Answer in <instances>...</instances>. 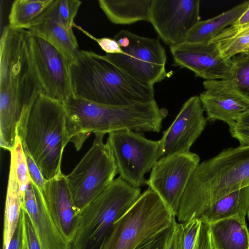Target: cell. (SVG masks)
Here are the masks:
<instances>
[{
  "label": "cell",
  "mask_w": 249,
  "mask_h": 249,
  "mask_svg": "<svg viewBox=\"0 0 249 249\" xmlns=\"http://www.w3.org/2000/svg\"><path fill=\"white\" fill-rule=\"evenodd\" d=\"M229 127L231 136L239 142L240 145H249V127L237 123Z\"/></svg>",
  "instance_id": "obj_36"
},
{
  "label": "cell",
  "mask_w": 249,
  "mask_h": 249,
  "mask_svg": "<svg viewBox=\"0 0 249 249\" xmlns=\"http://www.w3.org/2000/svg\"><path fill=\"white\" fill-rule=\"evenodd\" d=\"M199 98L207 121H221L229 127L249 111V102L234 89L229 79L204 80Z\"/></svg>",
  "instance_id": "obj_16"
},
{
  "label": "cell",
  "mask_w": 249,
  "mask_h": 249,
  "mask_svg": "<svg viewBox=\"0 0 249 249\" xmlns=\"http://www.w3.org/2000/svg\"><path fill=\"white\" fill-rule=\"evenodd\" d=\"M210 41L216 44L220 54L227 60L249 50V34L232 25L224 29Z\"/></svg>",
  "instance_id": "obj_26"
},
{
  "label": "cell",
  "mask_w": 249,
  "mask_h": 249,
  "mask_svg": "<svg viewBox=\"0 0 249 249\" xmlns=\"http://www.w3.org/2000/svg\"><path fill=\"white\" fill-rule=\"evenodd\" d=\"M175 65L187 68L205 80L228 79L231 61L224 59L216 44L211 41L182 43L170 46Z\"/></svg>",
  "instance_id": "obj_15"
},
{
  "label": "cell",
  "mask_w": 249,
  "mask_h": 249,
  "mask_svg": "<svg viewBox=\"0 0 249 249\" xmlns=\"http://www.w3.org/2000/svg\"><path fill=\"white\" fill-rule=\"evenodd\" d=\"M232 26L238 28H244L249 27V5Z\"/></svg>",
  "instance_id": "obj_37"
},
{
  "label": "cell",
  "mask_w": 249,
  "mask_h": 249,
  "mask_svg": "<svg viewBox=\"0 0 249 249\" xmlns=\"http://www.w3.org/2000/svg\"><path fill=\"white\" fill-rule=\"evenodd\" d=\"M249 5L245 1L211 18L200 20L189 33L185 42L203 43L210 41L224 29L233 24Z\"/></svg>",
  "instance_id": "obj_23"
},
{
  "label": "cell",
  "mask_w": 249,
  "mask_h": 249,
  "mask_svg": "<svg viewBox=\"0 0 249 249\" xmlns=\"http://www.w3.org/2000/svg\"><path fill=\"white\" fill-rule=\"evenodd\" d=\"M42 192L56 226L71 243L77 227L78 213L72 201L66 175L62 173L47 180Z\"/></svg>",
  "instance_id": "obj_18"
},
{
  "label": "cell",
  "mask_w": 249,
  "mask_h": 249,
  "mask_svg": "<svg viewBox=\"0 0 249 249\" xmlns=\"http://www.w3.org/2000/svg\"><path fill=\"white\" fill-rule=\"evenodd\" d=\"M174 224L146 239L135 249H165L167 240L172 231Z\"/></svg>",
  "instance_id": "obj_32"
},
{
  "label": "cell",
  "mask_w": 249,
  "mask_h": 249,
  "mask_svg": "<svg viewBox=\"0 0 249 249\" xmlns=\"http://www.w3.org/2000/svg\"><path fill=\"white\" fill-rule=\"evenodd\" d=\"M200 158L190 152L174 154L160 159L151 170L146 184L161 199L176 216Z\"/></svg>",
  "instance_id": "obj_12"
},
{
  "label": "cell",
  "mask_w": 249,
  "mask_h": 249,
  "mask_svg": "<svg viewBox=\"0 0 249 249\" xmlns=\"http://www.w3.org/2000/svg\"><path fill=\"white\" fill-rule=\"evenodd\" d=\"M70 75L72 95L92 102L122 107L155 100L153 87L92 51H80L70 65Z\"/></svg>",
  "instance_id": "obj_4"
},
{
  "label": "cell",
  "mask_w": 249,
  "mask_h": 249,
  "mask_svg": "<svg viewBox=\"0 0 249 249\" xmlns=\"http://www.w3.org/2000/svg\"><path fill=\"white\" fill-rule=\"evenodd\" d=\"M183 228L181 223H175L167 240L165 249H182Z\"/></svg>",
  "instance_id": "obj_35"
},
{
  "label": "cell",
  "mask_w": 249,
  "mask_h": 249,
  "mask_svg": "<svg viewBox=\"0 0 249 249\" xmlns=\"http://www.w3.org/2000/svg\"><path fill=\"white\" fill-rule=\"evenodd\" d=\"M73 27L79 29L89 37L95 41L107 53L123 54L124 53L115 39L107 37L96 38L75 23L73 24Z\"/></svg>",
  "instance_id": "obj_33"
},
{
  "label": "cell",
  "mask_w": 249,
  "mask_h": 249,
  "mask_svg": "<svg viewBox=\"0 0 249 249\" xmlns=\"http://www.w3.org/2000/svg\"><path fill=\"white\" fill-rule=\"evenodd\" d=\"M106 143L120 177L136 188L146 185L145 175L160 159V140H149L142 132L123 129L109 133Z\"/></svg>",
  "instance_id": "obj_9"
},
{
  "label": "cell",
  "mask_w": 249,
  "mask_h": 249,
  "mask_svg": "<svg viewBox=\"0 0 249 249\" xmlns=\"http://www.w3.org/2000/svg\"><path fill=\"white\" fill-rule=\"evenodd\" d=\"M0 89L11 87L28 97L41 93L28 55L26 30L6 26L0 38Z\"/></svg>",
  "instance_id": "obj_11"
},
{
  "label": "cell",
  "mask_w": 249,
  "mask_h": 249,
  "mask_svg": "<svg viewBox=\"0 0 249 249\" xmlns=\"http://www.w3.org/2000/svg\"><path fill=\"white\" fill-rule=\"evenodd\" d=\"M26 30L28 55L41 93L63 103L72 95L70 62L48 41Z\"/></svg>",
  "instance_id": "obj_10"
},
{
  "label": "cell",
  "mask_w": 249,
  "mask_h": 249,
  "mask_svg": "<svg viewBox=\"0 0 249 249\" xmlns=\"http://www.w3.org/2000/svg\"><path fill=\"white\" fill-rule=\"evenodd\" d=\"M151 0H99V5L112 23L130 24L149 22Z\"/></svg>",
  "instance_id": "obj_21"
},
{
  "label": "cell",
  "mask_w": 249,
  "mask_h": 249,
  "mask_svg": "<svg viewBox=\"0 0 249 249\" xmlns=\"http://www.w3.org/2000/svg\"><path fill=\"white\" fill-rule=\"evenodd\" d=\"M53 0H16L11 6L9 26L14 29L27 30L34 19Z\"/></svg>",
  "instance_id": "obj_25"
},
{
  "label": "cell",
  "mask_w": 249,
  "mask_h": 249,
  "mask_svg": "<svg viewBox=\"0 0 249 249\" xmlns=\"http://www.w3.org/2000/svg\"><path fill=\"white\" fill-rule=\"evenodd\" d=\"M182 249H214L211 238L210 225L198 218L181 223Z\"/></svg>",
  "instance_id": "obj_27"
},
{
  "label": "cell",
  "mask_w": 249,
  "mask_h": 249,
  "mask_svg": "<svg viewBox=\"0 0 249 249\" xmlns=\"http://www.w3.org/2000/svg\"><path fill=\"white\" fill-rule=\"evenodd\" d=\"M81 3L78 0H53L39 15L54 18L67 28L72 29Z\"/></svg>",
  "instance_id": "obj_29"
},
{
  "label": "cell",
  "mask_w": 249,
  "mask_h": 249,
  "mask_svg": "<svg viewBox=\"0 0 249 249\" xmlns=\"http://www.w3.org/2000/svg\"><path fill=\"white\" fill-rule=\"evenodd\" d=\"M19 222L22 231L20 249H41L29 216L22 208Z\"/></svg>",
  "instance_id": "obj_31"
},
{
  "label": "cell",
  "mask_w": 249,
  "mask_h": 249,
  "mask_svg": "<svg viewBox=\"0 0 249 249\" xmlns=\"http://www.w3.org/2000/svg\"><path fill=\"white\" fill-rule=\"evenodd\" d=\"M199 0H151L149 22L169 46L186 41L200 20Z\"/></svg>",
  "instance_id": "obj_13"
},
{
  "label": "cell",
  "mask_w": 249,
  "mask_h": 249,
  "mask_svg": "<svg viewBox=\"0 0 249 249\" xmlns=\"http://www.w3.org/2000/svg\"><path fill=\"white\" fill-rule=\"evenodd\" d=\"M249 207V185L241 188L220 198L198 218L208 224L239 216L245 218Z\"/></svg>",
  "instance_id": "obj_22"
},
{
  "label": "cell",
  "mask_w": 249,
  "mask_h": 249,
  "mask_svg": "<svg viewBox=\"0 0 249 249\" xmlns=\"http://www.w3.org/2000/svg\"><path fill=\"white\" fill-rule=\"evenodd\" d=\"M123 54L107 53V60L138 81L152 87L170 73L166 71V54L159 39L121 30L114 36Z\"/></svg>",
  "instance_id": "obj_7"
},
{
  "label": "cell",
  "mask_w": 249,
  "mask_h": 249,
  "mask_svg": "<svg viewBox=\"0 0 249 249\" xmlns=\"http://www.w3.org/2000/svg\"><path fill=\"white\" fill-rule=\"evenodd\" d=\"M64 106L68 115L71 142L81 148L91 133L106 134L123 129L136 132H160L168 111L155 100L127 106L99 104L72 95Z\"/></svg>",
  "instance_id": "obj_1"
},
{
  "label": "cell",
  "mask_w": 249,
  "mask_h": 249,
  "mask_svg": "<svg viewBox=\"0 0 249 249\" xmlns=\"http://www.w3.org/2000/svg\"><path fill=\"white\" fill-rule=\"evenodd\" d=\"M27 30L44 38L66 57L71 64L75 61L80 50L73 32L54 18L39 15Z\"/></svg>",
  "instance_id": "obj_19"
},
{
  "label": "cell",
  "mask_w": 249,
  "mask_h": 249,
  "mask_svg": "<svg viewBox=\"0 0 249 249\" xmlns=\"http://www.w3.org/2000/svg\"><path fill=\"white\" fill-rule=\"evenodd\" d=\"M247 217H248V220H249V209H248V213H247Z\"/></svg>",
  "instance_id": "obj_39"
},
{
  "label": "cell",
  "mask_w": 249,
  "mask_h": 249,
  "mask_svg": "<svg viewBox=\"0 0 249 249\" xmlns=\"http://www.w3.org/2000/svg\"><path fill=\"white\" fill-rule=\"evenodd\" d=\"M175 217L148 188L114 223L100 249H135L146 239L173 225Z\"/></svg>",
  "instance_id": "obj_6"
},
{
  "label": "cell",
  "mask_w": 249,
  "mask_h": 249,
  "mask_svg": "<svg viewBox=\"0 0 249 249\" xmlns=\"http://www.w3.org/2000/svg\"><path fill=\"white\" fill-rule=\"evenodd\" d=\"M142 193L120 176L115 178L78 214L71 249H100L114 223L137 200Z\"/></svg>",
  "instance_id": "obj_5"
},
{
  "label": "cell",
  "mask_w": 249,
  "mask_h": 249,
  "mask_svg": "<svg viewBox=\"0 0 249 249\" xmlns=\"http://www.w3.org/2000/svg\"><path fill=\"white\" fill-rule=\"evenodd\" d=\"M198 96L188 99L160 140V159L174 154L190 152L207 124Z\"/></svg>",
  "instance_id": "obj_14"
},
{
  "label": "cell",
  "mask_w": 249,
  "mask_h": 249,
  "mask_svg": "<svg viewBox=\"0 0 249 249\" xmlns=\"http://www.w3.org/2000/svg\"><path fill=\"white\" fill-rule=\"evenodd\" d=\"M104 134L95 135L92 146L66 179L75 209L79 213L115 179L117 169L104 143Z\"/></svg>",
  "instance_id": "obj_8"
},
{
  "label": "cell",
  "mask_w": 249,
  "mask_h": 249,
  "mask_svg": "<svg viewBox=\"0 0 249 249\" xmlns=\"http://www.w3.org/2000/svg\"><path fill=\"white\" fill-rule=\"evenodd\" d=\"M22 195L17 177L13 161L10 159L6 191L3 232L2 249L8 245L19 222Z\"/></svg>",
  "instance_id": "obj_24"
},
{
  "label": "cell",
  "mask_w": 249,
  "mask_h": 249,
  "mask_svg": "<svg viewBox=\"0 0 249 249\" xmlns=\"http://www.w3.org/2000/svg\"><path fill=\"white\" fill-rule=\"evenodd\" d=\"M245 53L246 54H247V55H249V50H248L247 52H246L245 53Z\"/></svg>",
  "instance_id": "obj_38"
},
{
  "label": "cell",
  "mask_w": 249,
  "mask_h": 249,
  "mask_svg": "<svg viewBox=\"0 0 249 249\" xmlns=\"http://www.w3.org/2000/svg\"><path fill=\"white\" fill-rule=\"evenodd\" d=\"M209 225L214 249H249V231L245 218L232 217Z\"/></svg>",
  "instance_id": "obj_20"
},
{
  "label": "cell",
  "mask_w": 249,
  "mask_h": 249,
  "mask_svg": "<svg viewBox=\"0 0 249 249\" xmlns=\"http://www.w3.org/2000/svg\"><path fill=\"white\" fill-rule=\"evenodd\" d=\"M17 135L47 180L62 174L63 151L71 142L63 103L38 93L23 109Z\"/></svg>",
  "instance_id": "obj_2"
},
{
  "label": "cell",
  "mask_w": 249,
  "mask_h": 249,
  "mask_svg": "<svg viewBox=\"0 0 249 249\" xmlns=\"http://www.w3.org/2000/svg\"><path fill=\"white\" fill-rule=\"evenodd\" d=\"M249 185V145L223 150L199 163L181 198L176 217L183 223L199 218L216 201Z\"/></svg>",
  "instance_id": "obj_3"
},
{
  "label": "cell",
  "mask_w": 249,
  "mask_h": 249,
  "mask_svg": "<svg viewBox=\"0 0 249 249\" xmlns=\"http://www.w3.org/2000/svg\"><path fill=\"white\" fill-rule=\"evenodd\" d=\"M22 208L32 223L41 249H71L52 217L42 191L32 181L22 197Z\"/></svg>",
  "instance_id": "obj_17"
},
{
  "label": "cell",
  "mask_w": 249,
  "mask_h": 249,
  "mask_svg": "<svg viewBox=\"0 0 249 249\" xmlns=\"http://www.w3.org/2000/svg\"><path fill=\"white\" fill-rule=\"evenodd\" d=\"M23 149L26 157L29 174L31 181L42 191L47 180L43 177L39 168L27 151L23 148Z\"/></svg>",
  "instance_id": "obj_34"
},
{
  "label": "cell",
  "mask_w": 249,
  "mask_h": 249,
  "mask_svg": "<svg viewBox=\"0 0 249 249\" xmlns=\"http://www.w3.org/2000/svg\"><path fill=\"white\" fill-rule=\"evenodd\" d=\"M11 159L14 162L15 171L23 196L31 180L29 174L26 157L22 144L18 136L14 148L10 151Z\"/></svg>",
  "instance_id": "obj_30"
},
{
  "label": "cell",
  "mask_w": 249,
  "mask_h": 249,
  "mask_svg": "<svg viewBox=\"0 0 249 249\" xmlns=\"http://www.w3.org/2000/svg\"><path fill=\"white\" fill-rule=\"evenodd\" d=\"M229 80L236 91L249 102V55L242 53L231 59Z\"/></svg>",
  "instance_id": "obj_28"
}]
</instances>
